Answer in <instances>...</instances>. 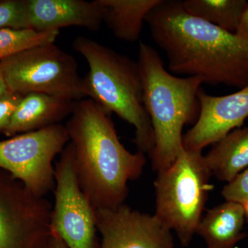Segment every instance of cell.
I'll return each mask as SVG.
<instances>
[{
  "instance_id": "obj_23",
  "label": "cell",
  "mask_w": 248,
  "mask_h": 248,
  "mask_svg": "<svg viewBox=\"0 0 248 248\" xmlns=\"http://www.w3.org/2000/svg\"><path fill=\"white\" fill-rule=\"evenodd\" d=\"M48 248H68V247L60 236L51 232V238H50Z\"/></svg>"
},
{
  "instance_id": "obj_18",
  "label": "cell",
  "mask_w": 248,
  "mask_h": 248,
  "mask_svg": "<svg viewBox=\"0 0 248 248\" xmlns=\"http://www.w3.org/2000/svg\"><path fill=\"white\" fill-rule=\"evenodd\" d=\"M60 31L38 32L32 29H0V61L37 45L55 42Z\"/></svg>"
},
{
  "instance_id": "obj_21",
  "label": "cell",
  "mask_w": 248,
  "mask_h": 248,
  "mask_svg": "<svg viewBox=\"0 0 248 248\" xmlns=\"http://www.w3.org/2000/svg\"><path fill=\"white\" fill-rule=\"evenodd\" d=\"M23 96L9 92L0 98V133H4L12 120Z\"/></svg>"
},
{
  "instance_id": "obj_8",
  "label": "cell",
  "mask_w": 248,
  "mask_h": 248,
  "mask_svg": "<svg viewBox=\"0 0 248 248\" xmlns=\"http://www.w3.org/2000/svg\"><path fill=\"white\" fill-rule=\"evenodd\" d=\"M60 154L55 167L50 231L68 248H98L95 211L80 186L72 143Z\"/></svg>"
},
{
  "instance_id": "obj_13",
  "label": "cell",
  "mask_w": 248,
  "mask_h": 248,
  "mask_svg": "<svg viewBox=\"0 0 248 248\" xmlns=\"http://www.w3.org/2000/svg\"><path fill=\"white\" fill-rule=\"evenodd\" d=\"M75 102L43 94L29 93L23 96L13 116L6 136L35 131L59 124L73 112Z\"/></svg>"
},
{
  "instance_id": "obj_12",
  "label": "cell",
  "mask_w": 248,
  "mask_h": 248,
  "mask_svg": "<svg viewBox=\"0 0 248 248\" xmlns=\"http://www.w3.org/2000/svg\"><path fill=\"white\" fill-rule=\"evenodd\" d=\"M25 4L27 29L38 32L68 27L97 31L103 22L96 0H25Z\"/></svg>"
},
{
  "instance_id": "obj_11",
  "label": "cell",
  "mask_w": 248,
  "mask_h": 248,
  "mask_svg": "<svg viewBox=\"0 0 248 248\" xmlns=\"http://www.w3.org/2000/svg\"><path fill=\"white\" fill-rule=\"evenodd\" d=\"M200 112L193 127L183 136V148L202 151L235 129L248 117V86L225 96H212L201 89Z\"/></svg>"
},
{
  "instance_id": "obj_24",
  "label": "cell",
  "mask_w": 248,
  "mask_h": 248,
  "mask_svg": "<svg viewBox=\"0 0 248 248\" xmlns=\"http://www.w3.org/2000/svg\"><path fill=\"white\" fill-rule=\"evenodd\" d=\"M9 92L10 91L8 89L2 73H1V69H0V98L3 97Z\"/></svg>"
},
{
  "instance_id": "obj_14",
  "label": "cell",
  "mask_w": 248,
  "mask_h": 248,
  "mask_svg": "<svg viewBox=\"0 0 248 248\" xmlns=\"http://www.w3.org/2000/svg\"><path fill=\"white\" fill-rule=\"evenodd\" d=\"M245 219L242 205L226 201L202 217L196 234L204 240L207 248H234L247 236L243 232Z\"/></svg>"
},
{
  "instance_id": "obj_17",
  "label": "cell",
  "mask_w": 248,
  "mask_h": 248,
  "mask_svg": "<svg viewBox=\"0 0 248 248\" xmlns=\"http://www.w3.org/2000/svg\"><path fill=\"white\" fill-rule=\"evenodd\" d=\"M182 6L194 17L235 33L248 2L246 0H185Z\"/></svg>"
},
{
  "instance_id": "obj_9",
  "label": "cell",
  "mask_w": 248,
  "mask_h": 248,
  "mask_svg": "<svg viewBox=\"0 0 248 248\" xmlns=\"http://www.w3.org/2000/svg\"><path fill=\"white\" fill-rule=\"evenodd\" d=\"M52 205L0 169V248H48Z\"/></svg>"
},
{
  "instance_id": "obj_15",
  "label": "cell",
  "mask_w": 248,
  "mask_h": 248,
  "mask_svg": "<svg viewBox=\"0 0 248 248\" xmlns=\"http://www.w3.org/2000/svg\"><path fill=\"white\" fill-rule=\"evenodd\" d=\"M103 22L117 38L135 42L140 39L143 22L162 0H96Z\"/></svg>"
},
{
  "instance_id": "obj_2",
  "label": "cell",
  "mask_w": 248,
  "mask_h": 248,
  "mask_svg": "<svg viewBox=\"0 0 248 248\" xmlns=\"http://www.w3.org/2000/svg\"><path fill=\"white\" fill-rule=\"evenodd\" d=\"M110 114L91 99L75 102L66 127L73 145L81 189L94 208L124 203L129 182L143 172L146 159L121 143Z\"/></svg>"
},
{
  "instance_id": "obj_4",
  "label": "cell",
  "mask_w": 248,
  "mask_h": 248,
  "mask_svg": "<svg viewBox=\"0 0 248 248\" xmlns=\"http://www.w3.org/2000/svg\"><path fill=\"white\" fill-rule=\"evenodd\" d=\"M73 46L89 65L84 78L88 97L133 125L138 151L151 156L154 131L143 102L138 62L84 36L76 37Z\"/></svg>"
},
{
  "instance_id": "obj_5",
  "label": "cell",
  "mask_w": 248,
  "mask_h": 248,
  "mask_svg": "<svg viewBox=\"0 0 248 248\" xmlns=\"http://www.w3.org/2000/svg\"><path fill=\"white\" fill-rule=\"evenodd\" d=\"M211 173L202 151L181 150L170 167L155 179V213L187 247L196 234L211 190Z\"/></svg>"
},
{
  "instance_id": "obj_1",
  "label": "cell",
  "mask_w": 248,
  "mask_h": 248,
  "mask_svg": "<svg viewBox=\"0 0 248 248\" xmlns=\"http://www.w3.org/2000/svg\"><path fill=\"white\" fill-rule=\"evenodd\" d=\"M145 22L172 73L199 77L212 86H248L247 41L194 17L179 0H162Z\"/></svg>"
},
{
  "instance_id": "obj_19",
  "label": "cell",
  "mask_w": 248,
  "mask_h": 248,
  "mask_svg": "<svg viewBox=\"0 0 248 248\" xmlns=\"http://www.w3.org/2000/svg\"><path fill=\"white\" fill-rule=\"evenodd\" d=\"M27 29L25 0L0 1V29Z\"/></svg>"
},
{
  "instance_id": "obj_6",
  "label": "cell",
  "mask_w": 248,
  "mask_h": 248,
  "mask_svg": "<svg viewBox=\"0 0 248 248\" xmlns=\"http://www.w3.org/2000/svg\"><path fill=\"white\" fill-rule=\"evenodd\" d=\"M10 92L43 93L76 102L88 97L74 57L52 43L37 45L0 61Z\"/></svg>"
},
{
  "instance_id": "obj_20",
  "label": "cell",
  "mask_w": 248,
  "mask_h": 248,
  "mask_svg": "<svg viewBox=\"0 0 248 248\" xmlns=\"http://www.w3.org/2000/svg\"><path fill=\"white\" fill-rule=\"evenodd\" d=\"M221 195L228 202L242 203L248 200V168L224 186Z\"/></svg>"
},
{
  "instance_id": "obj_10",
  "label": "cell",
  "mask_w": 248,
  "mask_h": 248,
  "mask_svg": "<svg viewBox=\"0 0 248 248\" xmlns=\"http://www.w3.org/2000/svg\"><path fill=\"white\" fill-rule=\"evenodd\" d=\"M98 248H174L172 231L154 215L134 210L125 203L115 208H94Z\"/></svg>"
},
{
  "instance_id": "obj_7",
  "label": "cell",
  "mask_w": 248,
  "mask_h": 248,
  "mask_svg": "<svg viewBox=\"0 0 248 248\" xmlns=\"http://www.w3.org/2000/svg\"><path fill=\"white\" fill-rule=\"evenodd\" d=\"M69 140L65 125L58 124L0 141V169L45 197L55 187L53 160Z\"/></svg>"
},
{
  "instance_id": "obj_16",
  "label": "cell",
  "mask_w": 248,
  "mask_h": 248,
  "mask_svg": "<svg viewBox=\"0 0 248 248\" xmlns=\"http://www.w3.org/2000/svg\"><path fill=\"white\" fill-rule=\"evenodd\" d=\"M203 159L212 176L231 182L248 168V126L235 129L214 143Z\"/></svg>"
},
{
  "instance_id": "obj_25",
  "label": "cell",
  "mask_w": 248,
  "mask_h": 248,
  "mask_svg": "<svg viewBox=\"0 0 248 248\" xmlns=\"http://www.w3.org/2000/svg\"><path fill=\"white\" fill-rule=\"evenodd\" d=\"M241 204L242 205L243 208H244L246 218H247L248 221V200L243 202V203Z\"/></svg>"
},
{
  "instance_id": "obj_3",
  "label": "cell",
  "mask_w": 248,
  "mask_h": 248,
  "mask_svg": "<svg viewBox=\"0 0 248 248\" xmlns=\"http://www.w3.org/2000/svg\"><path fill=\"white\" fill-rule=\"evenodd\" d=\"M138 64L143 102L154 131L155 146L150 156L156 172L167 169L183 148V129L196 123L200 112L199 77L179 78L165 68L155 49L140 42Z\"/></svg>"
},
{
  "instance_id": "obj_22",
  "label": "cell",
  "mask_w": 248,
  "mask_h": 248,
  "mask_svg": "<svg viewBox=\"0 0 248 248\" xmlns=\"http://www.w3.org/2000/svg\"><path fill=\"white\" fill-rule=\"evenodd\" d=\"M235 34L248 42V6L241 17Z\"/></svg>"
}]
</instances>
